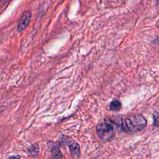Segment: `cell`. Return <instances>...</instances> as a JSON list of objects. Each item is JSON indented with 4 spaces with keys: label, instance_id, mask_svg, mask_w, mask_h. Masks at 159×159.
<instances>
[{
    "label": "cell",
    "instance_id": "cell-1",
    "mask_svg": "<svg viewBox=\"0 0 159 159\" xmlns=\"http://www.w3.org/2000/svg\"><path fill=\"white\" fill-rule=\"evenodd\" d=\"M147 125V120L140 114H133L126 117L122 125V128L127 132L136 133L141 131Z\"/></svg>",
    "mask_w": 159,
    "mask_h": 159
},
{
    "label": "cell",
    "instance_id": "cell-2",
    "mask_svg": "<svg viewBox=\"0 0 159 159\" xmlns=\"http://www.w3.org/2000/svg\"><path fill=\"white\" fill-rule=\"evenodd\" d=\"M96 133L101 141L108 142L114 137L115 129L111 124L105 121L97 125Z\"/></svg>",
    "mask_w": 159,
    "mask_h": 159
},
{
    "label": "cell",
    "instance_id": "cell-3",
    "mask_svg": "<svg viewBox=\"0 0 159 159\" xmlns=\"http://www.w3.org/2000/svg\"><path fill=\"white\" fill-rule=\"evenodd\" d=\"M31 17L32 13L30 11H27L22 14L17 27L18 32H22L28 26L31 20Z\"/></svg>",
    "mask_w": 159,
    "mask_h": 159
},
{
    "label": "cell",
    "instance_id": "cell-4",
    "mask_svg": "<svg viewBox=\"0 0 159 159\" xmlns=\"http://www.w3.org/2000/svg\"><path fill=\"white\" fill-rule=\"evenodd\" d=\"M70 153L73 157H79L81 155V150L80 145L75 141L71 140L68 142Z\"/></svg>",
    "mask_w": 159,
    "mask_h": 159
},
{
    "label": "cell",
    "instance_id": "cell-5",
    "mask_svg": "<svg viewBox=\"0 0 159 159\" xmlns=\"http://www.w3.org/2000/svg\"><path fill=\"white\" fill-rule=\"evenodd\" d=\"M52 159H62L63 155L58 147H53L52 148Z\"/></svg>",
    "mask_w": 159,
    "mask_h": 159
},
{
    "label": "cell",
    "instance_id": "cell-6",
    "mask_svg": "<svg viewBox=\"0 0 159 159\" xmlns=\"http://www.w3.org/2000/svg\"><path fill=\"white\" fill-rule=\"evenodd\" d=\"M122 107V104L119 100L112 101L109 105V108L112 111H119Z\"/></svg>",
    "mask_w": 159,
    "mask_h": 159
},
{
    "label": "cell",
    "instance_id": "cell-7",
    "mask_svg": "<svg viewBox=\"0 0 159 159\" xmlns=\"http://www.w3.org/2000/svg\"><path fill=\"white\" fill-rule=\"evenodd\" d=\"M29 153L33 157L37 156L39 153V147L37 144H33L27 148Z\"/></svg>",
    "mask_w": 159,
    "mask_h": 159
},
{
    "label": "cell",
    "instance_id": "cell-8",
    "mask_svg": "<svg viewBox=\"0 0 159 159\" xmlns=\"http://www.w3.org/2000/svg\"><path fill=\"white\" fill-rule=\"evenodd\" d=\"M154 124L156 126H159V109L153 113Z\"/></svg>",
    "mask_w": 159,
    "mask_h": 159
},
{
    "label": "cell",
    "instance_id": "cell-9",
    "mask_svg": "<svg viewBox=\"0 0 159 159\" xmlns=\"http://www.w3.org/2000/svg\"><path fill=\"white\" fill-rule=\"evenodd\" d=\"M20 155H11L9 156L7 159H20Z\"/></svg>",
    "mask_w": 159,
    "mask_h": 159
},
{
    "label": "cell",
    "instance_id": "cell-10",
    "mask_svg": "<svg viewBox=\"0 0 159 159\" xmlns=\"http://www.w3.org/2000/svg\"><path fill=\"white\" fill-rule=\"evenodd\" d=\"M157 27L159 29V19L158 20V21H157Z\"/></svg>",
    "mask_w": 159,
    "mask_h": 159
}]
</instances>
